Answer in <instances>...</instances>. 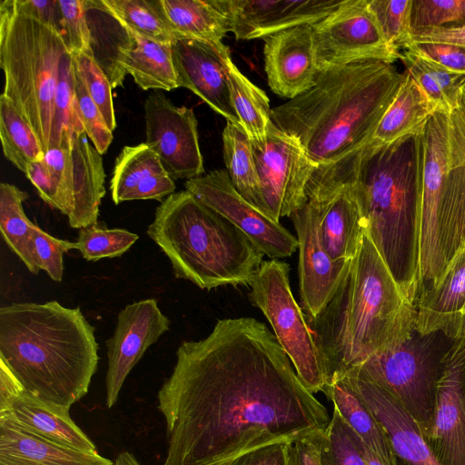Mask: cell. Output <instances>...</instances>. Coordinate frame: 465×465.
<instances>
[{
    "label": "cell",
    "mask_w": 465,
    "mask_h": 465,
    "mask_svg": "<svg viewBox=\"0 0 465 465\" xmlns=\"http://www.w3.org/2000/svg\"><path fill=\"white\" fill-rule=\"evenodd\" d=\"M358 436V435H357ZM359 447L365 458L367 465H407L403 460L396 456V460L392 464L384 462L373 451H371L358 436Z\"/></svg>",
    "instance_id": "55"
},
{
    "label": "cell",
    "mask_w": 465,
    "mask_h": 465,
    "mask_svg": "<svg viewBox=\"0 0 465 465\" xmlns=\"http://www.w3.org/2000/svg\"><path fill=\"white\" fill-rule=\"evenodd\" d=\"M160 15L178 37L220 43L228 21L215 0H155Z\"/></svg>",
    "instance_id": "30"
},
{
    "label": "cell",
    "mask_w": 465,
    "mask_h": 465,
    "mask_svg": "<svg viewBox=\"0 0 465 465\" xmlns=\"http://www.w3.org/2000/svg\"><path fill=\"white\" fill-rule=\"evenodd\" d=\"M311 27L319 71L364 60H399L400 52L387 45L368 0H343Z\"/></svg>",
    "instance_id": "12"
},
{
    "label": "cell",
    "mask_w": 465,
    "mask_h": 465,
    "mask_svg": "<svg viewBox=\"0 0 465 465\" xmlns=\"http://www.w3.org/2000/svg\"><path fill=\"white\" fill-rule=\"evenodd\" d=\"M14 9L59 32L58 0H11Z\"/></svg>",
    "instance_id": "51"
},
{
    "label": "cell",
    "mask_w": 465,
    "mask_h": 465,
    "mask_svg": "<svg viewBox=\"0 0 465 465\" xmlns=\"http://www.w3.org/2000/svg\"><path fill=\"white\" fill-rule=\"evenodd\" d=\"M75 98L77 112L84 132L96 151L104 154L113 141V131L107 125L99 107L89 95L76 72Z\"/></svg>",
    "instance_id": "46"
},
{
    "label": "cell",
    "mask_w": 465,
    "mask_h": 465,
    "mask_svg": "<svg viewBox=\"0 0 465 465\" xmlns=\"http://www.w3.org/2000/svg\"><path fill=\"white\" fill-rule=\"evenodd\" d=\"M68 52L61 34L17 13L11 0L0 4V66L6 96L49 150L60 62Z\"/></svg>",
    "instance_id": "7"
},
{
    "label": "cell",
    "mask_w": 465,
    "mask_h": 465,
    "mask_svg": "<svg viewBox=\"0 0 465 465\" xmlns=\"http://www.w3.org/2000/svg\"><path fill=\"white\" fill-rule=\"evenodd\" d=\"M225 63L232 108L249 139L262 141L272 122L270 100L261 88L239 70L230 53L226 55Z\"/></svg>",
    "instance_id": "35"
},
{
    "label": "cell",
    "mask_w": 465,
    "mask_h": 465,
    "mask_svg": "<svg viewBox=\"0 0 465 465\" xmlns=\"http://www.w3.org/2000/svg\"><path fill=\"white\" fill-rule=\"evenodd\" d=\"M417 314L416 303L392 276L366 228L333 297L316 317L305 314L326 384L409 339L417 331Z\"/></svg>",
    "instance_id": "3"
},
{
    "label": "cell",
    "mask_w": 465,
    "mask_h": 465,
    "mask_svg": "<svg viewBox=\"0 0 465 465\" xmlns=\"http://www.w3.org/2000/svg\"><path fill=\"white\" fill-rule=\"evenodd\" d=\"M251 141L268 215L292 216L307 203V183L315 170L301 143L272 121L262 141Z\"/></svg>",
    "instance_id": "11"
},
{
    "label": "cell",
    "mask_w": 465,
    "mask_h": 465,
    "mask_svg": "<svg viewBox=\"0 0 465 465\" xmlns=\"http://www.w3.org/2000/svg\"><path fill=\"white\" fill-rule=\"evenodd\" d=\"M322 431L303 436L289 442L287 449L288 465H322L320 443Z\"/></svg>",
    "instance_id": "52"
},
{
    "label": "cell",
    "mask_w": 465,
    "mask_h": 465,
    "mask_svg": "<svg viewBox=\"0 0 465 465\" xmlns=\"http://www.w3.org/2000/svg\"><path fill=\"white\" fill-rule=\"evenodd\" d=\"M21 429L57 444L74 450L96 452L94 443L74 423L69 409L54 407L25 390L0 412Z\"/></svg>",
    "instance_id": "26"
},
{
    "label": "cell",
    "mask_w": 465,
    "mask_h": 465,
    "mask_svg": "<svg viewBox=\"0 0 465 465\" xmlns=\"http://www.w3.org/2000/svg\"><path fill=\"white\" fill-rule=\"evenodd\" d=\"M288 443L264 445L230 459L219 465H288Z\"/></svg>",
    "instance_id": "50"
},
{
    "label": "cell",
    "mask_w": 465,
    "mask_h": 465,
    "mask_svg": "<svg viewBox=\"0 0 465 465\" xmlns=\"http://www.w3.org/2000/svg\"><path fill=\"white\" fill-rule=\"evenodd\" d=\"M408 42L450 43L465 47V25L419 30L411 33L410 38L404 44Z\"/></svg>",
    "instance_id": "53"
},
{
    "label": "cell",
    "mask_w": 465,
    "mask_h": 465,
    "mask_svg": "<svg viewBox=\"0 0 465 465\" xmlns=\"http://www.w3.org/2000/svg\"><path fill=\"white\" fill-rule=\"evenodd\" d=\"M122 67L143 90L171 91L178 88L172 47L134 35V43L124 53Z\"/></svg>",
    "instance_id": "32"
},
{
    "label": "cell",
    "mask_w": 465,
    "mask_h": 465,
    "mask_svg": "<svg viewBox=\"0 0 465 465\" xmlns=\"http://www.w3.org/2000/svg\"><path fill=\"white\" fill-rule=\"evenodd\" d=\"M344 375L383 428L396 456L407 465H442L432 453L415 421L390 393L355 368Z\"/></svg>",
    "instance_id": "21"
},
{
    "label": "cell",
    "mask_w": 465,
    "mask_h": 465,
    "mask_svg": "<svg viewBox=\"0 0 465 465\" xmlns=\"http://www.w3.org/2000/svg\"><path fill=\"white\" fill-rule=\"evenodd\" d=\"M449 118L450 155L440 207L446 268L459 252L465 250V86L458 107Z\"/></svg>",
    "instance_id": "22"
},
{
    "label": "cell",
    "mask_w": 465,
    "mask_h": 465,
    "mask_svg": "<svg viewBox=\"0 0 465 465\" xmlns=\"http://www.w3.org/2000/svg\"><path fill=\"white\" fill-rule=\"evenodd\" d=\"M299 243L301 308L316 317L335 294L351 261H334L322 247L314 204L308 203L292 216Z\"/></svg>",
    "instance_id": "18"
},
{
    "label": "cell",
    "mask_w": 465,
    "mask_h": 465,
    "mask_svg": "<svg viewBox=\"0 0 465 465\" xmlns=\"http://www.w3.org/2000/svg\"><path fill=\"white\" fill-rule=\"evenodd\" d=\"M84 129L75 130L71 140L73 208L67 217L72 228L97 223L99 207L105 194L102 154L91 145Z\"/></svg>",
    "instance_id": "27"
},
{
    "label": "cell",
    "mask_w": 465,
    "mask_h": 465,
    "mask_svg": "<svg viewBox=\"0 0 465 465\" xmlns=\"http://www.w3.org/2000/svg\"><path fill=\"white\" fill-rule=\"evenodd\" d=\"M171 47L178 87L189 89L226 121L241 125L226 75L229 48L223 42L185 37L176 38Z\"/></svg>",
    "instance_id": "19"
},
{
    "label": "cell",
    "mask_w": 465,
    "mask_h": 465,
    "mask_svg": "<svg viewBox=\"0 0 465 465\" xmlns=\"http://www.w3.org/2000/svg\"><path fill=\"white\" fill-rule=\"evenodd\" d=\"M289 272V265L278 259L262 262L250 284L249 299L265 315L297 376L313 394L322 391L326 377L305 313L292 295Z\"/></svg>",
    "instance_id": "8"
},
{
    "label": "cell",
    "mask_w": 465,
    "mask_h": 465,
    "mask_svg": "<svg viewBox=\"0 0 465 465\" xmlns=\"http://www.w3.org/2000/svg\"><path fill=\"white\" fill-rule=\"evenodd\" d=\"M229 32L238 40L264 39L299 25H312L335 11L343 0H215Z\"/></svg>",
    "instance_id": "17"
},
{
    "label": "cell",
    "mask_w": 465,
    "mask_h": 465,
    "mask_svg": "<svg viewBox=\"0 0 465 465\" xmlns=\"http://www.w3.org/2000/svg\"><path fill=\"white\" fill-rule=\"evenodd\" d=\"M320 457L322 465H367L357 434L335 409L321 435Z\"/></svg>",
    "instance_id": "40"
},
{
    "label": "cell",
    "mask_w": 465,
    "mask_h": 465,
    "mask_svg": "<svg viewBox=\"0 0 465 465\" xmlns=\"http://www.w3.org/2000/svg\"><path fill=\"white\" fill-rule=\"evenodd\" d=\"M70 148H50L44 158L32 163L25 173L40 197L67 217L73 208V167Z\"/></svg>",
    "instance_id": "34"
},
{
    "label": "cell",
    "mask_w": 465,
    "mask_h": 465,
    "mask_svg": "<svg viewBox=\"0 0 465 465\" xmlns=\"http://www.w3.org/2000/svg\"><path fill=\"white\" fill-rule=\"evenodd\" d=\"M465 304V250L448 264L437 285L417 302V331L422 335L443 332L450 340L460 335L461 312Z\"/></svg>",
    "instance_id": "24"
},
{
    "label": "cell",
    "mask_w": 465,
    "mask_h": 465,
    "mask_svg": "<svg viewBox=\"0 0 465 465\" xmlns=\"http://www.w3.org/2000/svg\"><path fill=\"white\" fill-rule=\"evenodd\" d=\"M114 465H141L136 458L128 451L121 452L114 462Z\"/></svg>",
    "instance_id": "56"
},
{
    "label": "cell",
    "mask_w": 465,
    "mask_h": 465,
    "mask_svg": "<svg viewBox=\"0 0 465 465\" xmlns=\"http://www.w3.org/2000/svg\"><path fill=\"white\" fill-rule=\"evenodd\" d=\"M406 77L383 60L327 67L309 90L273 107L271 118L315 167L330 165L370 142Z\"/></svg>",
    "instance_id": "2"
},
{
    "label": "cell",
    "mask_w": 465,
    "mask_h": 465,
    "mask_svg": "<svg viewBox=\"0 0 465 465\" xmlns=\"http://www.w3.org/2000/svg\"><path fill=\"white\" fill-rule=\"evenodd\" d=\"M97 351L94 328L79 308L56 301L0 308V360L46 404L70 409L88 392Z\"/></svg>",
    "instance_id": "4"
},
{
    "label": "cell",
    "mask_w": 465,
    "mask_h": 465,
    "mask_svg": "<svg viewBox=\"0 0 465 465\" xmlns=\"http://www.w3.org/2000/svg\"><path fill=\"white\" fill-rule=\"evenodd\" d=\"M145 143L158 155L173 180L204 173L197 119L193 109L175 105L155 91L144 102Z\"/></svg>",
    "instance_id": "14"
},
{
    "label": "cell",
    "mask_w": 465,
    "mask_h": 465,
    "mask_svg": "<svg viewBox=\"0 0 465 465\" xmlns=\"http://www.w3.org/2000/svg\"><path fill=\"white\" fill-rule=\"evenodd\" d=\"M24 391L18 379L0 360V412L5 411L10 402Z\"/></svg>",
    "instance_id": "54"
},
{
    "label": "cell",
    "mask_w": 465,
    "mask_h": 465,
    "mask_svg": "<svg viewBox=\"0 0 465 465\" xmlns=\"http://www.w3.org/2000/svg\"><path fill=\"white\" fill-rule=\"evenodd\" d=\"M430 335L422 336L416 331L406 341L379 351L355 367L399 402L423 438L433 423L441 358L431 347Z\"/></svg>",
    "instance_id": "9"
},
{
    "label": "cell",
    "mask_w": 465,
    "mask_h": 465,
    "mask_svg": "<svg viewBox=\"0 0 465 465\" xmlns=\"http://www.w3.org/2000/svg\"><path fill=\"white\" fill-rule=\"evenodd\" d=\"M134 35L172 44L177 36L163 20L155 0H101Z\"/></svg>",
    "instance_id": "39"
},
{
    "label": "cell",
    "mask_w": 465,
    "mask_h": 465,
    "mask_svg": "<svg viewBox=\"0 0 465 465\" xmlns=\"http://www.w3.org/2000/svg\"><path fill=\"white\" fill-rule=\"evenodd\" d=\"M436 107L407 73L396 97L383 114L369 143L388 144L419 133Z\"/></svg>",
    "instance_id": "31"
},
{
    "label": "cell",
    "mask_w": 465,
    "mask_h": 465,
    "mask_svg": "<svg viewBox=\"0 0 465 465\" xmlns=\"http://www.w3.org/2000/svg\"><path fill=\"white\" fill-rule=\"evenodd\" d=\"M170 328V320L156 300L145 299L126 305L118 313L114 331L106 341V406L118 400L122 386L146 350Z\"/></svg>",
    "instance_id": "16"
},
{
    "label": "cell",
    "mask_w": 465,
    "mask_h": 465,
    "mask_svg": "<svg viewBox=\"0 0 465 465\" xmlns=\"http://www.w3.org/2000/svg\"><path fill=\"white\" fill-rule=\"evenodd\" d=\"M423 165L418 240V300L440 281L446 263L440 207L450 155V118L434 113L422 131Z\"/></svg>",
    "instance_id": "10"
},
{
    "label": "cell",
    "mask_w": 465,
    "mask_h": 465,
    "mask_svg": "<svg viewBox=\"0 0 465 465\" xmlns=\"http://www.w3.org/2000/svg\"><path fill=\"white\" fill-rule=\"evenodd\" d=\"M90 31L91 53L108 77L112 88L120 87L126 76L121 61L134 43V34L116 18L101 0H84Z\"/></svg>",
    "instance_id": "28"
},
{
    "label": "cell",
    "mask_w": 465,
    "mask_h": 465,
    "mask_svg": "<svg viewBox=\"0 0 465 465\" xmlns=\"http://www.w3.org/2000/svg\"><path fill=\"white\" fill-rule=\"evenodd\" d=\"M465 25V0H412L411 33Z\"/></svg>",
    "instance_id": "44"
},
{
    "label": "cell",
    "mask_w": 465,
    "mask_h": 465,
    "mask_svg": "<svg viewBox=\"0 0 465 465\" xmlns=\"http://www.w3.org/2000/svg\"><path fill=\"white\" fill-rule=\"evenodd\" d=\"M72 55L76 74L99 107L107 125L114 131L116 127V120L112 97L113 88L108 77L92 54L78 53Z\"/></svg>",
    "instance_id": "43"
},
{
    "label": "cell",
    "mask_w": 465,
    "mask_h": 465,
    "mask_svg": "<svg viewBox=\"0 0 465 465\" xmlns=\"http://www.w3.org/2000/svg\"><path fill=\"white\" fill-rule=\"evenodd\" d=\"M263 40L264 69L274 94L291 100L314 84L319 69L311 25L292 27Z\"/></svg>",
    "instance_id": "20"
},
{
    "label": "cell",
    "mask_w": 465,
    "mask_h": 465,
    "mask_svg": "<svg viewBox=\"0 0 465 465\" xmlns=\"http://www.w3.org/2000/svg\"><path fill=\"white\" fill-rule=\"evenodd\" d=\"M450 71L465 74V47L440 42H408L402 46Z\"/></svg>",
    "instance_id": "48"
},
{
    "label": "cell",
    "mask_w": 465,
    "mask_h": 465,
    "mask_svg": "<svg viewBox=\"0 0 465 465\" xmlns=\"http://www.w3.org/2000/svg\"><path fill=\"white\" fill-rule=\"evenodd\" d=\"M184 187L241 230L264 255L279 260L298 249L297 238L247 202L232 185L226 170H213L187 180Z\"/></svg>",
    "instance_id": "13"
},
{
    "label": "cell",
    "mask_w": 465,
    "mask_h": 465,
    "mask_svg": "<svg viewBox=\"0 0 465 465\" xmlns=\"http://www.w3.org/2000/svg\"><path fill=\"white\" fill-rule=\"evenodd\" d=\"M322 391L371 451L388 464L395 462L396 455L386 432L346 375L331 380Z\"/></svg>",
    "instance_id": "29"
},
{
    "label": "cell",
    "mask_w": 465,
    "mask_h": 465,
    "mask_svg": "<svg viewBox=\"0 0 465 465\" xmlns=\"http://www.w3.org/2000/svg\"><path fill=\"white\" fill-rule=\"evenodd\" d=\"M139 239L125 229H107L97 223L79 229L76 250L86 261H98L124 254Z\"/></svg>",
    "instance_id": "41"
},
{
    "label": "cell",
    "mask_w": 465,
    "mask_h": 465,
    "mask_svg": "<svg viewBox=\"0 0 465 465\" xmlns=\"http://www.w3.org/2000/svg\"><path fill=\"white\" fill-rule=\"evenodd\" d=\"M59 33L71 54L88 53L90 31L88 28L84 0H58Z\"/></svg>",
    "instance_id": "45"
},
{
    "label": "cell",
    "mask_w": 465,
    "mask_h": 465,
    "mask_svg": "<svg viewBox=\"0 0 465 465\" xmlns=\"http://www.w3.org/2000/svg\"><path fill=\"white\" fill-rule=\"evenodd\" d=\"M424 440L442 465H465V331L440 358L433 423Z\"/></svg>",
    "instance_id": "15"
},
{
    "label": "cell",
    "mask_w": 465,
    "mask_h": 465,
    "mask_svg": "<svg viewBox=\"0 0 465 465\" xmlns=\"http://www.w3.org/2000/svg\"><path fill=\"white\" fill-rule=\"evenodd\" d=\"M223 153L225 170L234 188L247 202L268 215L251 141L241 125L226 121L223 131Z\"/></svg>",
    "instance_id": "33"
},
{
    "label": "cell",
    "mask_w": 465,
    "mask_h": 465,
    "mask_svg": "<svg viewBox=\"0 0 465 465\" xmlns=\"http://www.w3.org/2000/svg\"><path fill=\"white\" fill-rule=\"evenodd\" d=\"M0 465H114L96 452L68 448L0 416Z\"/></svg>",
    "instance_id": "25"
},
{
    "label": "cell",
    "mask_w": 465,
    "mask_h": 465,
    "mask_svg": "<svg viewBox=\"0 0 465 465\" xmlns=\"http://www.w3.org/2000/svg\"><path fill=\"white\" fill-rule=\"evenodd\" d=\"M399 60L404 64L406 72L434 104L437 112L449 115L452 109L447 97L437 80L424 67L420 57L410 51L404 50L401 53L400 52Z\"/></svg>",
    "instance_id": "49"
},
{
    "label": "cell",
    "mask_w": 465,
    "mask_h": 465,
    "mask_svg": "<svg viewBox=\"0 0 465 465\" xmlns=\"http://www.w3.org/2000/svg\"><path fill=\"white\" fill-rule=\"evenodd\" d=\"M33 243L39 270H44L53 281L60 282L64 273V253L76 249L75 242L55 238L35 225Z\"/></svg>",
    "instance_id": "47"
},
{
    "label": "cell",
    "mask_w": 465,
    "mask_h": 465,
    "mask_svg": "<svg viewBox=\"0 0 465 465\" xmlns=\"http://www.w3.org/2000/svg\"><path fill=\"white\" fill-rule=\"evenodd\" d=\"M387 45L400 52L411 34L412 0H368Z\"/></svg>",
    "instance_id": "42"
},
{
    "label": "cell",
    "mask_w": 465,
    "mask_h": 465,
    "mask_svg": "<svg viewBox=\"0 0 465 465\" xmlns=\"http://www.w3.org/2000/svg\"><path fill=\"white\" fill-rule=\"evenodd\" d=\"M461 327L462 330H465V304L461 312Z\"/></svg>",
    "instance_id": "57"
},
{
    "label": "cell",
    "mask_w": 465,
    "mask_h": 465,
    "mask_svg": "<svg viewBox=\"0 0 465 465\" xmlns=\"http://www.w3.org/2000/svg\"><path fill=\"white\" fill-rule=\"evenodd\" d=\"M157 400L168 437L163 465H219L322 431L331 418L274 334L250 317L219 320L204 339L181 343Z\"/></svg>",
    "instance_id": "1"
},
{
    "label": "cell",
    "mask_w": 465,
    "mask_h": 465,
    "mask_svg": "<svg viewBox=\"0 0 465 465\" xmlns=\"http://www.w3.org/2000/svg\"><path fill=\"white\" fill-rule=\"evenodd\" d=\"M28 198L26 192L17 186L0 184V229L1 234L30 272L37 274L39 268L34 254L33 232L36 224L26 216L23 203Z\"/></svg>",
    "instance_id": "36"
},
{
    "label": "cell",
    "mask_w": 465,
    "mask_h": 465,
    "mask_svg": "<svg viewBox=\"0 0 465 465\" xmlns=\"http://www.w3.org/2000/svg\"><path fill=\"white\" fill-rule=\"evenodd\" d=\"M0 138L5 157L25 174L32 163L45 156L36 134L4 94L0 95Z\"/></svg>",
    "instance_id": "37"
},
{
    "label": "cell",
    "mask_w": 465,
    "mask_h": 465,
    "mask_svg": "<svg viewBox=\"0 0 465 465\" xmlns=\"http://www.w3.org/2000/svg\"><path fill=\"white\" fill-rule=\"evenodd\" d=\"M422 131L388 144L368 143L338 161L353 185L375 247L416 305Z\"/></svg>",
    "instance_id": "5"
},
{
    "label": "cell",
    "mask_w": 465,
    "mask_h": 465,
    "mask_svg": "<svg viewBox=\"0 0 465 465\" xmlns=\"http://www.w3.org/2000/svg\"><path fill=\"white\" fill-rule=\"evenodd\" d=\"M114 204L134 200H157L175 191V183L158 155L145 143L124 146L117 156L111 180Z\"/></svg>",
    "instance_id": "23"
},
{
    "label": "cell",
    "mask_w": 465,
    "mask_h": 465,
    "mask_svg": "<svg viewBox=\"0 0 465 465\" xmlns=\"http://www.w3.org/2000/svg\"><path fill=\"white\" fill-rule=\"evenodd\" d=\"M78 129L84 127L76 107L75 70L73 55L66 52L60 62L49 149L71 147L72 134Z\"/></svg>",
    "instance_id": "38"
},
{
    "label": "cell",
    "mask_w": 465,
    "mask_h": 465,
    "mask_svg": "<svg viewBox=\"0 0 465 465\" xmlns=\"http://www.w3.org/2000/svg\"><path fill=\"white\" fill-rule=\"evenodd\" d=\"M146 232L170 260L175 278L204 290L250 286L263 262L241 230L187 190L161 202Z\"/></svg>",
    "instance_id": "6"
}]
</instances>
